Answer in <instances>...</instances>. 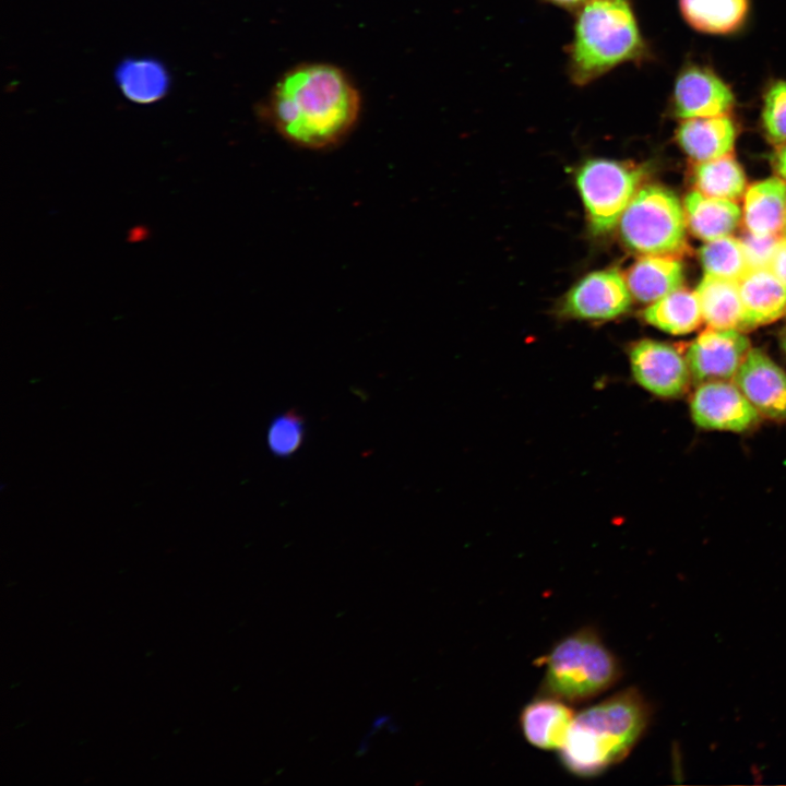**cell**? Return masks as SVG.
Wrapping results in <instances>:
<instances>
[{"label":"cell","instance_id":"cell-1","mask_svg":"<svg viewBox=\"0 0 786 786\" xmlns=\"http://www.w3.org/2000/svg\"><path fill=\"white\" fill-rule=\"evenodd\" d=\"M358 90L340 68L321 62L299 64L273 86L267 116L289 142L311 150L342 140L357 121Z\"/></svg>","mask_w":786,"mask_h":786},{"label":"cell","instance_id":"cell-2","mask_svg":"<svg viewBox=\"0 0 786 786\" xmlns=\"http://www.w3.org/2000/svg\"><path fill=\"white\" fill-rule=\"evenodd\" d=\"M651 706L635 688H628L575 714L560 749L563 765L590 777L621 762L643 736Z\"/></svg>","mask_w":786,"mask_h":786},{"label":"cell","instance_id":"cell-3","mask_svg":"<svg viewBox=\"0 0 786 786\" xmlns=\"http://www.w3.org/2000/svg\"><path fill=\"white\" fill-rule=\"evenodd\" d=\"M575 12L568 47V73L575 85H587L645 56V43L629 0H587Z\"/></svg>","mask_w":786,"mask_h":786},{"label":"cell","instance_id":"cell-4","mask_svg":"<svg viewBox=\"0 0 786 786\" xmlns=\"http://www.w3.org/2000/svg\"><path fill=\"white\" fill-rule=\"evenodd\" d=\"M544 663L539 694L565 703L588 701L615 686L621 676L618 659L592 628L560 640Z\"/></svg>","mask_w":786,"mask_h":786},{"label":"cell","instance_id":"cell-5","mask_svg":"<svg viewBox=\"0 0 786 786\" xmlns=\"http://www.w3.org/2000/svg\"><path fill=\"white\" fill-rule=\"evenodd\" d=\"M687 221L677 195L660 186L641 188L622 213L623 243L643 255H672L687 246Z\"/></svg>","mask_w":786,"mask_h":786},{"label":"cell","instance_id":"cell-6","mask_svg":"<svg viewBox=\"0 0 786 786\" xmlns=\"http://www.w3.org/2000/svg\"><path fill=\"white\" fill-rule=\"evenodd\" d=\"M640 178L636 168L617 160L597 158L582 165L576 186L595 234H607L617 226Z\"/></svg>","mask_w":786,"mask_h":786},{"label":"cell","instance_id":"cell-7","mask_svg":"<svg viewBox=\"0 0 786 786\" xmlns=\"http://www.w3.org/2000/svg\"><path fill=\"white\" fill-rule=\"evenodd\" d=\"M630 371L638 385L665 400L682 396L692 380L686 355L671 344L642 338L628 349Z\"/></svg>","mask_w":786,"mask_h":786},{"label":"cell","instance_id":"cell-8","mask_svg":"<svg viewBox=\"0 0 786 786\" xmlns=\"http://www.w3.org/2000/svg\"><path fill=\"white\" fill-rule=\"evenodd\" d=\"M692 421L714 431L745 432L753 428L760 415L731 380L698 384L689 404Z\"/></svg>","mask_w":786,"mask_h":786},{"label":"cell","instance_id":"cell-9","mask_svg":"<svg viewBox=\"0 0 786 786\" xmlns=\"http://www.w3.org/2000/svg\"><path fill=\"white\" fill-rule=\"evenodd\" d=\"M626 278L616 269L588 273L565 295L561 314L582 320H611L631 306Z\"/></svg>","mask_w":786,"mask_h":786},{"label":"cell","instance_id":"cell-10","mask_svg":"<svg viewBox=\"0 0 786 786\" xmlns=\"http://www.w3.org/2000/svg\"><path fill=\"white\" fill-rule=\"evenodd\" d=\"M749 350V340L738 329L708 326L687 348L691 378L698 384L733 380Z\"/></svg>","mask_w":786,"mask_h":786},{"label":"cell","instance_id":"cell-11","mask_svg":"<svg viewBox=\"0 0 786 786\" xmlns=\"http://www.w3.org/2000/svg\"><path fill=\"white\" fill-rule=\"evenodd\" d=\"M733 381L762 417L786 420V372L759 348H750Z\"/></svg>","mask_w":786,"mask_h":786},{"label":"cell","instance_id":"cell-12","mask_svg":"<svg viewBox=\"0 0 786 786\" xmlns=\"http://www.w3.org/2000/svg\"><path fill=\"white\" fill-rule=\"evenodd\" d=\"M730 87L707 68L691 66L678 75L671 109L681 119L727 115L734 107Z\"/></svg>","mask_w":786,"mask_h":786},{"label":"cell","instance_id":"cell-13","mask_svg":"<svg viewBox=\"0 0 786 786\" xmlns=\"http://www.w3.org/2000/svg\"><path fill=\"white\" fill-rule=\"evenodd\" d=\"M743 308L742 327L771 323L786 311V284L770 267H751L738 281Z\"/></svg>","mask_w":786,"mask_h":786},{"label":"cell","instance_id":"cell-14","mask_svg":"<svg viewBox=\"0 0 786 786\" xmlns=\"http://www.w3.org/2000/svg\"><path fill=\"white\" fill-rule=\"evenodd\" d=\"M567 704L545 695L528 703L520 717L526 740L539 749L560 750L575 716Z\"/></svg>","mask_w":786,"mask_h":786},{"label":"cell","instance_id":"cell-15","mask_svg":"<svg viewBox=\"0 0 786 786\" xmlns=\"http://www.w3.org/2000/svg\"><path fill=\"white\" fill-rule=\"evenodd\" d=\"M676 139L684 153L700 163L730 154L736 127L727 115L684 119Z\"/></svg>","mask_w":786,"mask_h":786},{"label":"cell","instance_id":"cell-16","mask_svg":"<svg viewBox=\"0 0 786 786\" xmlns=\"http://www.w3.org/2000/svg\"><path fill=\"white\" fill-rule=\"evenodd\" d=\"M786 219V182L769 178L750 186L745 193L743 223L754 236H776Z\"/></svg>","mask_w":786,"mask_h":786},{"label":"cell","instance_id":"cell-17","mask_svg":"<svg viewBox=\"0 0 786 786\" xmlns=\"http://www.w3.org/2000/svg\"><path fill=\"white\" fill-rule=\"evenodd\" d=\"M626 282L632 297L652 303L681 286L683 267L672 255H644L630 266Z\"/></svg>","mask_w":786,"mask_h":786},{"label":"cell","instance_id":"cell-18","mask_svg":"<svg viewBox=\"0 0 786 786\" xmlns=\"http://www.w3.org/2000/svg\"><path fill=\"white\" fill-rule=\"evenodd\" d=\"M683 210L689 230L705 241L729 236L741 218L736 202L707 196L698 190L687 194Z\"/></svg>","mask_w":786,"mask_h":786},{"label":"cell","instance_id":"cell-19","mask_svg":"<svg viewBox=\"0 0 786 786\" xmlns=\"http://www.w3.org/2000/svg\"><path fill=\"white\" fill-rule=\"evenodd\" d=\"M115 80L123 96L138 104L157 102L170 85L165 64L151 57L124 58L115 70Z\"/></svg>","mask_w":786,"mask_h":786},{"label":"cell","instance_id":"cell-20","mask_svg":"<svg viewBox=\"0 0 786 786\" xmlns=\"http://www.w3.org/2000/svg\"><path fill=\"white\" fill-rule=\"evenodd\" d=\"M695 294L707 326L742 329L743 308L738 282L705 274Z\"/></svg>","mask_w":786,"mask_h":786},{"label":"cell","instance_id":"cell-21","mask_svg":"<svg viewBox=\"0 0 786 786\" xmlns=\"http://www.w3.org/2000/svg\"><path fill=\"white\" fill-rule=\"evenodd\" d=\"M642 317L652 326L672 335L688 334L703 321L695 291L681 287L652 302Z\"/></svg>","mask_w":786,"mask_h":786},{"label":"cell","instance_id":"cell-22","mask_svg":"<svg viewBox=\"0 0 786 786\" xmlns=\"http://www.w3.org/2000/svg\"><path fill=\"white\" fill-rule=\"evenodd\" d=\"M684 20L695 29L710 34L736 31L748 11V0H680Z\"/></svg>","mask_w":786,"mask_h":786},{"label":"cell","instance_id":"cell-23","mask_svg":"<svg viewBox=\"0 0 786 786\" xmlns=\"http://www.w3.org/2000/svg\"><path fill=\"white\" fill-rule=\"evenodd\" d=\"M694 183L701 193L726 200H737L746 192V176L730 154L698 163Z\"/></svg>","mask_w":786,"mask_h":786},{"label":"cell","instance_id":"cell-24","mask_svg":"<svg viewBox=\"0 0 786 786\" xmlns=\"http://www.w3.org/2000/svg\"><path fill=\"white\" fill-rule=\"evenodd\" d=\"M699 255L707 275L738 282L751 269L742 241L730 236L706 241Z\"/></svg>","mask_w":786,"mask_h":786},{"label":"cell","instance_id":"cell-25","mask_svg":"<svg viewBox=\"0 0 786 786\" xmlns=\"http://www.w3.org/2000/svg\"><path fill=\"white\" fill-rule=\"evenodd\" d=\"M306 419L295 408L276 414L266 429V446L277 458H289L296 454L306 440Z\"/></svg>","mask_w":786,"mask_h":786},{"label":"cell","instance_id":"cell-26","mask_svg":"<svg viewBox=\"0 0 786 786\" xmlns=\"http://www.w3.org/2000/svg\"><path fill=\"white\" fill-rule=\"evenodd\" d=\"M762 126L771 141L786 143V81H776L767 88L763 100Z\"/></svg>","mask_w":786,"mask_h":786},{"label":"cell","instance_id":"cell-27","mask_svg":"<svg viewBox=\"0 0 786 786\" xmlns=\"http://www.w3.org/2000/svg\"><path fill=\"white\" fill-rule=\"evenodd\" d=\"M750 267H769L775 246L776 236L759 237L749 233L741 239Z\"/></svg>","mask_w":786,"mask_h":786},{"label":"cell","instance_id":"cell-28","mask_svg":"<svg viewBox=\"0 0 786 786\" xmlns=\"http://www.w3.org/2000/svg\"><path fill=\"white\" fill-rule=\"evenodd\" d=\"M769 267L784 284H786V237L778 239Z\"/></svg>","mask_w":786,"mask_h":786},{"label":"cell","instance_id":"cell-29","mask_svg":"<svg viewBox=\"0 0 786 786\" xmlns=\"http://www.w3.org/2000/svg\"><path fill=\"white\" fill-rule=\"evenodd\" d=\"M775 166L781 177L786 180V143L782 144L776 154Z\"/></svg>","mask_w":786,"mask_h":786},{"label":"cell","instance_id":"cell-30","mask_svg":"<svg viewBox=\"0 0 786 786\" xmlns=\"http://www.w3.org/2000/svg\"><path fill=\"white\" fill-rule=\"evenodd\" d=\"M548 2L567 10L576 11L587 0H547Z\"/></svg>","mask_w":786,"mask_h":786},{"label":"cell","instance_id":"cell-31","mask_svg":"<svg viewBox=\"0 0 786 786\" xmlns=\"http://www.w3.org/2000/svg\"><path fill=\"white\" fill-rule=\"evenodd\" d=\"M781 346H782L784 353L786 354V329L784 330V332L782 333V336H781Z\"/></svg>","mask_w":786,"mask_h":786},{"label":"cell","instance_id":"cell-32","mask_svg":"<svg viewBox=\"0 0 786 786\" xmlns=\"http://www.w3.org/2000/svg\"><path fill=\"white\" fill-rule=\"evenodd\" d=\"M784 233L786 235V219H785V225H784Z\"/></svg>","mask_w":786,"mask_h":786}]
</instances>
